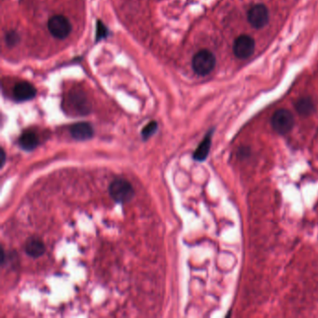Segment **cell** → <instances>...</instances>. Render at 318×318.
Segmentation results:
<instances>
[{
  "label": "cell",
  "instance_id": "cell-9",
  "mask_svg": "<svg viewBox=\"0 0 318 318\" xmlns=\"http://www.w3.org/2000/svg\"><path fill=\"white\" fill-rule=\"evenodd\" d=\"M212 134L213 131H209L206 135L203 141L199 144L196 150L194 151V159L197 162H204L208 157L209 151L211 149V144H212Z\"/></svg>",
  "mask_w": 318,
  "mask_h": 318
},
{
  "label": "cell",
  "instance_id": "cell-3",
  "mask_svg": "<svg viewBox=\"0 0 318 318\" xmlns=\"http://www.w3.org/2000/svg\"><path fill=\"white\" fill-rule=\"evenodd\" d=\"M272 126L279 135H286L294 127V116L289 110L282 108L275 111L271 120Z\"/></svg>",
  "mask_w": 318,
  "mask_h": 318
},
{
  "label": "cell",
  "instance_id": "cell-14",
  "mask_svg": "<svg viewBox=\"0 0 318 318\" xmlns=\"http://www.w3.org/2000/svg\"><path fill=\"white\" fill-rule=\"evenodd\" d=\"M158 130V123L156 121H150L148 124L146 125L143 128V130L141 132L142 138L144 140H148L149 138H151Z\"/></svg>",
  "mask_w": 318,
  "mask_h": 318
},
{
  "label": "cell",
  "instance_id": "cell-13",
  "mask_svg": "<svg viewBox=\"0 0 318 318\" xmlns=\"http://www.w3.org/2000/svg\"><path fill=\"white\" fill-rule=\"evenodd\" d=\"M296 109L301 116H309L314 110L313 102L310 97H303L296 102Z\"/></svg>",
  "mask_w": 318,
  "mask_h": 318
},
{
  "label": "cell",
  "instance_id": "cell-2",
  "mask_svg": "<svg viewBox=\"0 0 318 318\" xmlns=\"http://www.w3.org/2000/svg\"><path fill=\"white\" fill-rule=\"evenodd\" d=\"M216 67V57L208 50H201L193 58V69L199 76L208 75Z\"/></svg>",
  "mask_w": 318,
  "mask_h": 318
},
{
  "label": "cell",
  "instance_id": "cell-4",
  "mask_svg": "<svg viewBox=\"0 0 318 318\" xmlns=\"http://www.w3.org/2000/svg\"><path fill=\"white\" fill-rule=\"evenodd\" d=\"M50 34L58 39L68 38L72 31V25L69 20L62 15H54L48 22Z\"/></svg>",
  "mask_w": 318,
  "mask_h": 318
},
{
  "label": "cell",
  "instance_id": "cell-6",
  "mask_svg": "<svg viewBox=\"0 0 318 318\" xmlns=\"http://www.w3.org/2000/svg\"><path fill=\"white\" fill-rule=\"evenodd\" d=\"M270 14L267 7L263 4H257L250 9L247 19L254 28L260 29L268 24Z\"/></svg>",
  "mask_w": 318,
  "mask_h": 318
},
{
  "label": "cell",
  "instance_id": "cell-7",
  "mask_svg": "<svg viewBox=\"0 0 318 318\" xmlns=\"http://www.w3.org/2000/svg\"><path fill=\"white\" fill-rule=\"evenodd\" d=\"M94 128L88 122H78L70 127L71 137L78 141H84L94 137Z\"/></svg>",
  "mask_w": 318,
  "mask_h": 318
},
{
  "label": "cell",
  "instance_id": "cell-5",
  "mask_svg": "<svg viewBox=\"0 0 318 318\" xmlns=\"http://www.w3.org/2000/svg\"><path fill=\"white\" fill-rule=\"evenodd\" d=\"M255 40L248 35L239 36L233 43V53L239 59H246L255 51Z\"/></svg>",
  "mask_w": 318,
  "mask_h": 318
},
{
  "label": "cell",
  "instance_id": "cell-16",
  "mask_svg": "<svg viewBox=\"0 0 318 318\" xmlns=\"http://www.w3.org/2000/svg\"><path fill=\"white\" fill-rule=\"evenodd\" d=\"M101 23H99L98 25V38L100 37V34H102V37H105V34H106V27L104 25H100Z\"/></svg>",
  "mask_w": 318,
  "mask_h": 318
},
{
  "label": "cell",
  "instance_id": "cell-15",
  "mask_svg": "<svg viewBox=\"0 0 318 318\" xmlns=\"http://www.w3.org/2000/svg\"><path fill=\"white\" fill-rule=\"evenodd\" d=\"M5 40H6V43L10 47H13V46H15L16 44L19 42V35H18L17 32L13 31V30L7 32L6 36H5Z\"/></svg>",
  "mask_w": 318,
  "mask_h": 318
},
{
  "label": "cell",
  "instance_id": "cell-11",
  "mask_svg": "<svg viewBox=\"0 0 318 318\" xmlns=\"http://www.w3.org/2000/svg\"><path fill=\"white\" fill-rule=\"evenodd\" d=\"M18 143L23 150L31 151L38 147L39 140L38 136L34 132H25L20 137Z\"/></svg>",
  "mask_w": 318,
  "mask_h": 318
},
{
  "label": "cell",
  "instance_id": "cell-1",
  "mask_svg": "<svg viewBox=\"0 0 318 318\" xmlns=\"http://www.w3.org/2000/svg\"><path fill=\"white\" fill-rule=\"evenodd\" d=\"M109 194L116 203L125 204L135 196V189L129 181L124 178H116L109 186Z\"/></svg>",
  "mask_w": 318,
  "mask_h": 318
},
{
  "label": "cell",
  "instance_id": "cell-17",
  "mask_svg": "<svg viewBox=\"0 0 318 318\" xmlns=\"http://www.w3.org/2000/svg\"><path fill=\"white\" fill-rule=\"evenodd\" d=\"M5 162H6V152L4 149H1V167L4 166Z\"/></svg>",
  "mask_w": 318,
  "mask_h": 318
},
{
  "label": "cell",
  "instance_id": "cell-10",
  "mask_svg": "<svg viewBox=\"0 0 318 318\" xmlns=\"http://www.w3.org/2000/svg\"><path fill=\"white\" fill-rule=\"evenodd\" d=\"M25 249L28 256L37 259L45 253V245L38 238H30L25 243Z\"/></svg>",
  "mask_w": 318,
  "mask_h": 318
},
{
  "label": "cell",
  "instance_id": "cell-8",
  "mask_svg": "<svg viewBox=\"0 0 318 318\" xmlns=\"http://www.w3.org/2000/svg\"><path fill=\"white\" fill-rule=\"evenodd\" d=\"M36 94H37L36 88L34 87L31 83H28L25 81L19 82L13 89L14 98L19 102L33 99L36 96Z\"/></svg>",
  "mask_w": 318,
  "mask_h": 318
},
{
  "label": "cell",
  "instance_id": "cell-12",
  "mask_svg": "<svg viewBox=\"0 0 318 318\" xmlns=\"http://www.w3.org/2000/svg\"><path fill=\"white\" fill-rule=\"evenodd\" d=\"M70 100H71L72 106L75 107L76 110L80 114L85 115L90 111V106H89L87 98L82 93L75 92L71 95Z\"/></svg>",
  "mask_w": 318,
  "mask_h": 318
}]
</instances>
